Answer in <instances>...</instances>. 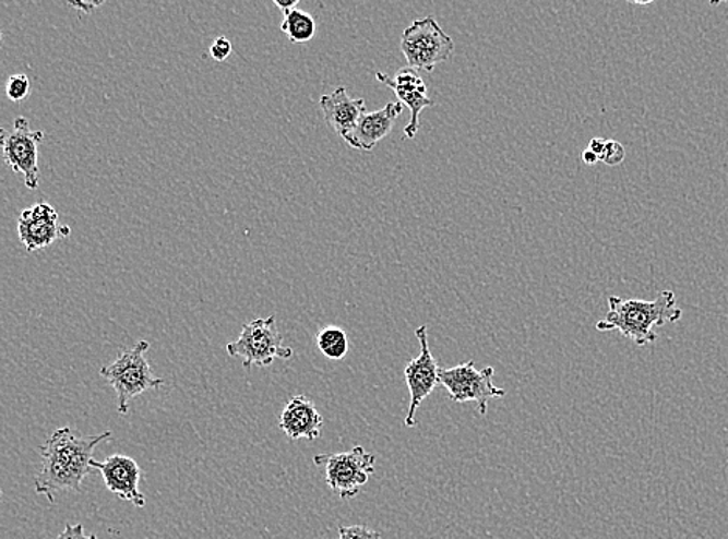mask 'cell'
Instances as JSON below:
<instances>
[{
	"label": "cell",
	"instance_id": "obj_19",
	"mask_svg": "<svg viewBox=\"0 0 728 539\" xmlns=\"http://www.w3.org/2000/svg\"><path fill=\"white\" fill-rule=\"evenodd\" d=\"M339 539H381V534L371 527L356 524V526H341Z\"/></svg>",
	"mask_w": 728,
	"mask_h": 539
},
{
	"label": "cell",
	"instance_id": "obj_10",
	"mask_svg": "<svg viewBox=\"0 0 728 539\" xmlns=\"http://www.w3.org/2000/svg\"><path fill=\"white\" fill-rule=\"evenodd\" d=\"M21 243L28 252L49 248L60 238H68L70 227L60 225L57 208L50 204L39 203L25 208L17 221Z\"/></svg>",
	"mask_w": 728,
	"mask_h": 539
},
{
	"label": "cell",
	"instance_id": "obj_21",
	"mask_svg": "<svg viewBox=\"0 0 728 539\" xmlns=\"http://www.w3.org/2000/svg\"><path fill=\"white\" fill-rule=\"evenodd\" d=\"M230 53L231 43L226 36H219V38H216V41L212 44V47H210V57L218 62L226 61L227 58L230 57Z\"/></svg>",
	"mask_w": 728,
	"mask_h": 539
},
{
	"label": "cell",
	"instance_id": "obj_20",
	"mask_svg": "<svg viewBox=\"0 0 728 539\" xmlns=\"http://www.w3.org/2000/svg\"><path fill=\"white\" fill-rule=\"evenodd\" d=\"M624 157H626V149L617 141L606 142L605 153L601 156V163L609 165V167H617L623 163Z\"/></svg>",
	"mask_w": 728,
	"mask_h": 539
},
{
	"label": "cell",
	"instance_id": "obj_9",
	"mask_svg": "<svg viewBox=\"0 0 728 539\" xmlns=\"http://www.w3.org/2000/svg\"><path fill=\"white\" fill-rule=\"evenodd\" d=\"M421 346V354L418 358L410 359L409 364L404 369L407 388H409L410 403L407 409L406 427H417V412L419 406L426 398L435 391L440 384V367L437 359L432 357L428 340V326H418L415 332Z\"/></svg>",
	"mask_w": 728,
	"mask_h": 539
},
{
	"label": "cell",
	"instance_id": "obj_2",
	"mask_svg": "<svg viewBox=\"0 0 728 539\" xmlns=\"http://www.w3.org/2000/svg\"><path fill=\"white\" fill-rule=\"evenodd\" d=\"M608 303V314L598 322V332H619L637 347L656 343L659 337L654 330L656 326L676 324L682 319V310L672 291H661L654 300L612 296Z\"/></svg>",
	"mask_w": 728,
	"mask_h": 539
},
{
	"label": "cell",
	"instance_id": "obj_25",
	"mask_svg": "<svg viewBox=\"0 0 728 539\" xmlns=\"http://www.w3.org/2000/svg\"><path fill=\"white\" fill-rule=\"evenodd\" d=\"M275 7H278L283 11V14L289 13V11L296 10L299 7V0H290V2H279L275 0Z\"/></svg>",
	"mask_w": 728,
	"mask_h": 539
},
{
	"label": "cell",
	"instance_id": "obj_13",
	"mask_svg": "<svg viewBox=\"0 0 728 539\" xmlns=\"http://www.w3.org/2000/svg\"><path fill=\"white\" fill-rule=\"evenodd\" d=\"M320 108H322L325 122L344 141H347L348 135L356 130L363 113H367L366 100L349 97L345 86L336 87L331 94L322 95Z\"/></svg>",
	"mask_w": 728,
	"mask_h": 539
},
{
	"label": "cell",
	"instance_id": "obj_26",
	"mask_svg": "<svg viewBox=\"0 0 728 539\" xmlns=\"http://www.w3.org/2000/svg\"><path fill=\"white\" fill-rule=\"evenodd\" d=\"M583 163L587 165H595L599 163V157L597 154L592 152V149L586 148L583 152Z\"/></svg>",
	"mask_w": 728,
	"mask_h": 539
},
{
	"label": "cell",
	"instance_id": "obj_5",
	"mask_svg": "<svg viewBox=\"0 0 728 539\" xmlns=\"http://www.w3.org/2000/svg\"><path fill=\"white\" fill-rule=\"evenodd\" d=\"M226 350L231 358L244 359L242 366L246 369L252 366L267 367L275 359L288 361L294 355L293 348L283 346L275 315L244 324L240 337L227 344Z\"/></svg>",
	"mask_w": 728,
	"mask_h": 539
},
{
	"label": "cell",
	"instance_id": "obj_11",
	"mask_svg": "<svg viewBox=\"0 0 728 539\" xmlns=\"http://www.w3.org/2000/svg\"><path fill=\"white\" fill-rule=\"evenodd\" d=\"M91 467L95 471H100L103 480L106 483V489L110 493L117 494L121 501L131 502L135 507H145V494L139 490L142 469H140L134 458L114 454V456H109L103 462L95 460L94 458Z\"/></svg>",
	"mask_w": 728,
	"mask_h": 539
},
{
	"label": "cell",
	"instance_id": "obj_12",
	"mask_svg": "<svg viewBox=\"0 0 728 539\" xmlns=\"http://www.w3.org/2000/svg\"><path fill=\"white\" fill-rule=\"evenodd\" d=\"M377 79L395 92L398 101L409 108L410 120L406 130H404V134L407 139H415L419 131V113L425 111L426 108L435 106V101L429 98L428 86L422 82L421 75L415 69L404 68L393 76L378 72Z\"/></svg>",
	"mask_w": 728,
	"mask_h": 539
},
{
	"label": "cell",
	"instance_id": "obj_14",
	"mask_svg": "<svg viewBox=\"0 0 728 539\" xmlns=\"http://www.w3.org/2000/svg\"><path fill=\"white\" fill-rule=\"evenodd\" d=\"M403 111V103L393 101L385 105L380 111L363 113L358 127L348 135L345 142L351 148L371 152L382 139L387 137L392 133L396 119H398Z\"/></svg>",
	"mask_w": 728,
	"mask_h": 539
},
{
	"label": "cell",
	"instance_id": "obj_8",
	"mask_svg": "<svg viewBox=\"0 0 728 539\" xmlns=\"http://www.w3.org/2000/svg\"><path fill=\"white\" fill-rule=\"evenodd\" d=\"M43 141V131H32L24 117L14 120L11 133L2 130L3 159L14 173L24 176L25 185L31 190L39 185L38 145Z\"/></svg>",
	"mask_w": 728,
	"mask_h": 539
},
{
	"label": "cell",
	"instance_id": "obj_23",
	"mask_svg": "<svg viewBox=\"0 0 728 539\" xmlns=\"http://www.w3.org/2000/svg\"><path fill=\"white\" fill-rule=\"evenodd\" d=\"M69 5L72 7V9L80 10L81 13H92V11L100 9L103 2H70Z\"/></svg>",
	"mask_w": 728,
	"mask_h": 539
},
{
	"label": "cell",
	"instance_id": "obj_15",
	"mask_svg": "<svg viewBox=\"0 0 728 539\" xmlns=\"http://www.w3.org/2000/svg\"><path fill=\"white\" fill-rule=\"evenodd\" d=\"M279 428L290 440H318L322 435L323 417L314 402L297 395L286 403L279 417Z\"/></svg>",
	"mask_w": 728,
	"mask_h": 539
},
{
	"label": "cell",
	"instance_id": "obj_24",
	"mask_svg": "<svg viewBox=\"0 0 728 539\" xmlns=\"http://www.w3.org/2000/svg\"><path fill=\"white\" fill-rule=\"evenodd\" d=\"M606 142L605 139L601 137H594L589 142V146L587 148L592 149L597 156L599 157V160H601L602 153H605L606 148Z\"/></svg>",
	"mask_w": 728,
	"mask_h": 539
},
{
	"label": "cell",
	"instance_id": "obj_16",
	"mask_svg": "<svg viewBox=\"0 0 728 539\" xmlns=\"http://www.w3.org/2000/svg\"><path fill=\"white\" fill-rule=\"evenodd\" d=\"M282 32L288 36L290 43H308L314 38L318 25H315V20L310 13L296 9L285 14V20L282 22Z\"/></svg>",
	"mask_w": 728,
	"mask_h": 539
},
{
	"label": "cell",
	"instance_id": "obj_18",
	"mask_svg": "<svg viewBox=\"0 0 728 539\" xmlns=\"http://www.w3.org/2000/svg\"><path fill=\"white\" fill-rule=\"evenodd\" d=\"M31 80L24 73H17V75L10 76L9 82H7V97L11 101L21 103L31 95Z\"/></svg>",
	"mask_w": 728,
	"mask_h": 539
},
{
	"label": "cell",
	"instance_id": "obj_22",
	"mask_svg": "<svg viewBox=\"0 0 728 539\" xmlns=\"http://www.w3.org/2000/svg\"><path fill=\"white\" fill-rule=\"evenodd\" d=\"M57 539H98L95 537V535H87L86 531H84L83 524H65L64 530L61 531L60 535H58Z\"/></svg>",
	"mask_w": 728,
	"mask_h": 539
},
{
	"label": "cell",
	"instance_id": "obj_4",
	"mask_svg": "<svg viewBox=\"0 0 728 539\" xmlns=\"http://www.w3.org/2000/svg\"><path fill=\"white\" fill-rule=\"evenodd\" d=\"M454 41L432 16L411 22L403 32L401 51L415 71L433 72L454 53Z\"/></svg>",
	"mask_w": 728,
	"mask_h": 539
},
{
	"label": "cell",
	"instance_id": "obj_1",
	"mask_svg": "<svg viewBox=\"0 0 728 539\" xmlns=\"http://www.w3.org/2000/svg\"><path fill=\"white\" fill-rule=\"evenodd\" d=\"M110 439V431L81 435L70 428L57 429L39 450L43 468L36 476V494L46 496L53 504L55 493L80 491L83 480L95 471L91 467L95 448Z\"/></svg>",
	"mask_w": 728,
	"mask_h": 539
},
{
	"label": "cell",
	"instance_id": "obj_17",
	"mask_svg": "<svg viewBox=\"0 0 728 539\" xmlns=\"http://www.w3.org/2000/svg\"><path fill=\"white\" fill-rule=\"evenodd\" d=\"M315 343H318L320 354L331 361H342L348 355V336L339 326L329 325L320 330Z\"/></svg>",
	"mask_w": 728,
	"mask_h": 539
},
{
	"label": "cell",
	"instance_id": "obj_6",
	"mask_svg": "<svg viewBox=\"0 0 728 539\" xmlns=\"http://www.w3.org/2000/svg\"><path fill=\"white\" fill-rule=\"evenodd\" d=\"M314 464L325 469V480L341 499L358 496L377 467V456L362 446L336 454H319Z\"/></svg>",
	"mask_w": 728,
	"mask_h": 539
},
{
	"label": "cell",
	"instance_id": "obj_3",
	"mask_svg": "<svg viewBox=\"0 0 728 539\" xmlns=\"http://www.w3.org/2000/svg\"><path fill=\"white\" fill-rule=\"evenodd\" d=\"M148 340H140L127 350L121 351L112 364L103 367L100 375L108 381L119 397V414L127 416L132 398L164 386L165 381L153 375L146 351Z\"/></svg>",
	"mask_w": 728,
	"mask_h": 539
},
{
	"label": "cell",
	"instance_id": "obj_7",
	"mask_svg": "<svg viewBox=\"0 0 728 539\" xmlns=\"http://www.w3.org/2000/svg\"><path fill=\"white\" fill-rule=\"evenodd\" d=\"M492 378V367L477 370L474 361L440 370V384L446 388L452 402L476 403L481 417L487 416L489 399L503 398L506 395L505 388L494 386Z\"/></svg>",
	"mask_w": 728,
	"mask_h": 539
}]
</instances>
